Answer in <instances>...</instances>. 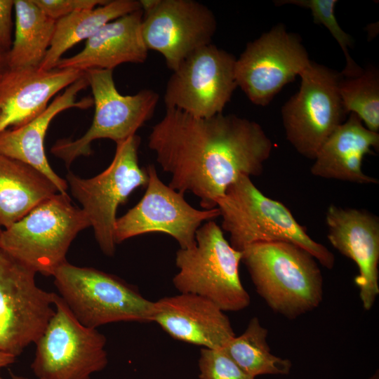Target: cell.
<instances>
[{
	"label": "cell",
	"mask_w": 379,
	"mask_h": 379,
	"mask_svg": "<svg viewBox=\"0 0 379 379\" xmlns=\"http://www.w3.org/2000/svg\"><path fill=\"white\" fill-rule=\"evenodd\" d=\"M148 147L171 175L168 185L182 194L191 192L210 210L239 175L262 173L273 145L254 121L223 113L198 118L166 108L152 128Z\"/></svg>",
	"instance_id": "6da1fadb"
},
{
	"label": "cell",
	"mask_w": 379,
	"mask_h": 379,
	"mask_svg": "<svg viewBox=\"0 0 379 379\" xmlns=\"http://www.w3.org/2000/svg\"><path fill=\"white\" fill-rule=\"evenodd\" d=\"M222 230L230 234V244L242 251L260 242L293 244L309 252L321 265L331 270L334 255L312 239L281 202L266 197L249 176L241 175L217 201Z\"/></svg>",
	"instance_id": "7a4b0ae2"
},
{
	"label": "cell",
	"mask_w": 379,
	"mask_h": 379,
	"mask_svg": "<svg viewBox=\"0 0 379 379\" xmlns=\"http://www.w3.org/2000/svg\"><path fill=\"white\" fill-rule=\"evenodd\" d=\"M241 252L257 293L274 312L294 319L321 302V272L306 250L272 241L251 244Z\"/></svg>",
	"instance_id": "3957f363"
},
{
	"label": "cell",
	"mask_w": 379,
	"mask_h": 379,
	"mask_svg": "<svg viewBox=\"0 0 379 379\" xmlns=\"http://www.w3.org/2000/svg\"><path fill=\"white\" fill-rule=\"evenodd\" d=\"M89 227L84 211L59 192L2 230L0 250L36 273L53 276L67 261L72 241Z\"/></svg>",
	"instance_id": "277c9868"
},
{
	"label": "cell",
	"mask_w": 379,
	"mask_h": 379,
	"mask_svg": "<svg viewBox=\"0 0 379 379\" xmlns=\"http://www.w3.org/2000/svg\"><path fill=\"white\" fill-rule=\"evenodd\" d=\"M195 240L193 246L176 252L175 288L180 293L204 297L224 312L246 308L251 298L239 273L242 252L230 245L213 220L197 230Z\"/></svg>",
	"instance_id": "5b68a950"
},
{
	"label": "cell",
	"mask_w": 379,
	"mask_h": 379,
	"mask_svg": "<svg viewBox=\"0 0 379 379\" xmlns=\"http://www.w3.org/2000/svg\"><path fill=\"white\" fill-rule=\"evenodd\" d=\"M53 277L59 295L86 327L97 328L119 321L152 322L154 302L115 275L66 261Z\"/></svg>",
	"instance_id": "8992f818"
},
{
	"label": "cell",
	"mask_w": 379,
	"mask_h": 379,
	"mask_svg": "<svg viewBox=\"0 0 379 379\" xmlns=\"http://www.w3.org/2000/svg\"><path fill=\"white\" fill-rule=\"evenodd\" d=\"M116 144L112 161L104 171L91 178L69 172L66 180L72 195L82 206L99 247L108 256L116 250L114 225L119 206L148 182L147 169L138 162L140 138L135 135Z\"/></svg>",
	"instance_id": "52a82bcc"
},
{
	"label": "cell",
	"mask_w": 379,
	"mask_h": 379,
	"mask_svg": "<svg viewBox=\"0 0 379 379\" xmlns=\"http://www.w3.org/2000/svg\"><path fill=\"white\" fill-rule=\"evenodd\" d=\"M91 88L95 113L88 130L79 138L58 140L51 152L69 166L79 157L91 154V143L107 138L116 143L136 135L156 109L159 96L152 89L132 95H121L113 79V70L94 69L85 72Z\"/></svg>",
	"instance_id": "ba28073f"
},
{
	"label": "cell",
	"mask_w": 379,
	"mask_h": 379,
	"mask_svg": "<svg viewBox=\"0 0 379 379\" xmlns=\"http://www.w3.org/2000/svg\"><path fill=\"white\" fill-rule=\"evenodd\" d=\"M55 314L35 343L31 368L37 379H90L108 362L105 336L81 324L54 294Z\"/></svg>",
	"instance_id": "9c48e42d"
},
{
	"label": "cell",
	"mask_w": 379,
	"mask_h": 379,
	"mask_svg": "<svg viewBox=\"0 0 379 379\" xmlns=\"http://www.w3.org/2000/svg\"><path fill=\"white\" fill-rule=\"evenodd\" d=\"M299 91L282 107L286 139L302 156L314 159L326 139L345 120L338 90L340 73L311 62L300 73Z\"/></svg>",
	"instance_id": "30bf717a"
},
{
	"label": "cell",
	"mask_w": 379,
	"mask_h": 379,
	"mask_svg": "<svg viewBox=\"0 0 379 379\" xmlns=\"http://www.w3.org/2000/svg\"><path fill=\"white\" fill-rule=\"evenodd\" d=\"M35 274L0 250V352L15 357L38 340L55 311V293L39 288Z\"/></svg>",
	"instance_id": "8fae6325"
},
{
	"label": "cell",
	"mask_w": 379,
	"mask_h": 379,
	"mask_svg": "<svg viewBox=\"0 0 379 379\" xmlns=\"http://www.w3.org/2000/svg\"><path fill=\"white\" fill-rule=\"evenodd\" d=\"M236 59L212 43L193 52L173 71L166 83V108L198 118L222 113L238 87Z\"/></svg>",
	"instance_id": "7c38bea8"
},
{
	"label": "cell",
	"mask_w": 379,
	"mask_h": 379,
	"mask_svg": "<svg viewBox=\"0 0 379 379\" xmlns=\"http://www.w3.org/2000/svg\"><path fill=\"white\" fill-rule=\"evenodd\" d=\"M310 62L300 38L278 25L248 42L236 59L237 86L251 102L265 106Z\"/></svg>",
	"instance_id": "4fadbf2b"
},
{
	"label": "cell",
	"mask_w": 379,
	"mask_h": 379,
	"mask_svg": "<svg viewBox=\"0 0 379 379\" xmlns=\"http://www.w3.org/2000/svg\"><path fill=\"white\" fill-rule=\"evenodd\" d=\"M146 47L163 55L175 70L190 55L211 44L217 21L213 12L195 0H140Z\"/></svg>",
	"instance_id": "5bb4252c"
},
{
	"label": "cell",
	"mask_w": 379,
	"mask_h": 379,
	"mask_svg": "<svg viewBox=\"0 0 379 379\" xmlns=\"http://www.w3.org/2000/svg\"><path fill=\"white\" fill-rule=\"evenodd\" d=\"M146 169L148 182L143 197L126 213L117 218L116 244L144 234L161 232L175 239L180 248L193 246L201 223L220 217L219 209L194 208L182 194L160 180L154 165H149Z\"/></svg>",
	"instance_id": "9a60e30c"
},
{
	"label": "cell",
	"mask_w": 379,
	"mask_h": 379,
	"mask_svg": "<svg viewBox=\"0 0 379 379\" xmlns=\"http://www.w3.org/2000/svg\"><path fill=\"white\" fill-rule=\"evenodd\" d=\"M326 222L330 243L357 264L354 282L363 307L371 310L379 294V218L365 210L331 205Z\"/></svg>",
	"instance_id": "2e32d148"
},
{
	"label": "cell",
	"mask_w": 379,
	"mask_h": 379,
	"mask_svg": "<svg viewBox=\"0 0 379 379\" xmlns=\"http://www.w3.org/2000/svg\"><path fill=\"white\" fill-rule=\"evenodd\" d=\"M85 72L72 69L8 67L0 77V132L22 126L41 114L49 100Z\"/></svg>",
	"instance_id": "e0dca14e"
},
{
	"label": "cell",
	"mask_w": 379,
	"mask_h": 379,
	"mask_svg": "<svg viewBox=\"0 0 379 379\" xmlns=\"http://www.w3.org/2000/svg\"><path fill=\"white\" fill-rule=\"evenodd\" d=\"M152 321L173 338L201 348L222 349L235 336L224 311L193 293H180L154 302Z\"/></svg>",
	"instance_id": "ac0fdd59"
},
{
	"label": "cell",
	"mask_w": 379,
	"mask_h": 379,
	"mask_svg": "<svg viewBox=\"0 0 379 379\" xmlns=\"http://www.w3.org/2000/svg\"><path fill=\"white\" fill-rule=\"evenodd\" d=\"M88 86L85 73L58 95L38 117L27 124L0 132V153L24 162L46 175L60 193H67V182L58 176L46 157L44 139L53 118L70 109H85L93 105L92 98L77 100L79 93Z\"/></svg>",
	"instance_id": "d6986e66"
},
{
	"label": "cell",
	"mask_w": 379,
	"mask_h": 379,
	"mask_svg": "<svg viewBox=\"0 0 379 379\" xmlns=\"http://www.w3.org/2000/svg\"><path fill=\"white\" fill-rule=\"evenodd\" d=\"M142 15L140 9L108 22L86 41L80 52L62 58L56 67L85 72L94 69L113 70L127 62H145L148 49L142 34Z\"/></svg>",
	"instance_id": "ffe728a7"
},
{
	"label": "cell",
	"mask_w": 379,
	"mask_h": 379,
	"mask_svg": "<svg viewBox=\"0 0 379 379\" xmlns=\"http://www.w3.org/2000/svg\"><path fill=\"white\" fill-rule=\"evenodd\" d=\"M379 133L368 129L354 114L340 124L319 149L311 167L312 175L359 184H377L365 174L362 161L378 149Z\"/></svg>",
	"instance_id": "44dd1931"
},
{
	"label": "cell",
	"mask_w": 379,
	"mask_h": 379,
	"mask_svg": "<svg viewBox=\"0 0 379 379\" xmlns=\"http://www.w3.org/2000/svg\"><path fill=\"white\" fill-rule=\"evenodd\" d=\"M57 193L44 173L0 153V227H10Z\"/></svg>",
	"instance_id": "7402d4cb"
},
{
	"label": "cell",
	"mask_w": 379,
	"mask_h": 379,
	"mask_svg": "<svg viewBox=\"0 0 379 379\" xmlns=\"http://www.w3.org/2000/svg\"><path fill=\"white\" fill-rule=\"evenodd\" d=\"M140 9V1L112 0L55 20L50 47L39 67L46 70L55 68L62 55L73 46L86 41L108 22Z\"/></svg>",
	"instance_id": "603a6c76"
},
{
	"label": "cell",
	"mask_w": 379,
	"mask_h": 379,
	"mask_svg": "<svg viewBox=\"0 0 379 379\" xmlns=\"http://www.w3.org/2000/svg\"><path fill=\"white\" fill-rule=\"evenodd\" d=\"M15 31L8 52V67H39L50 47L55 20L33 0H14Z\"/></svg>",
	"instance_id": "cb8c5ba5"
},
{
	"label": "cell",
	"mask_w": 379,
	"mask_h": 379,
	"mask_svg": "<svg viewBox=\"0 0 379 379\" xmlns=\"http://www.w3.org/2000/svg\"><path fill=\"white\" fill-rule=\"evenodd\" d=\"M267 329L258 317L249 321L245 331L234 336L222 350L246 373L255 378L261 375H287L292 363L274 355L267 342Z\"/></svg>",
	"instance_id": "d4e9b609"
},
{
	"label": "cell",
	"mask_w": 379,
	"mask_h": 379,
	"mask_svg": "<svg viewBox=\"0 0 379 379\" xmlns=\"http://www.w3.org/2000/svg\"><path fill=\"white\" fill-rule=\"evenodd\" d=\"M339 94L345 111L356 114L370 131L379 130V74L369 67L357 77L342 76Z\"/></svg>",
	"instance_id": "484cf974"
},
{
	"label": "cell",
	"mask_w": 379,
	"mask_h": 379,
	"mask_svg": "<svg viewBox=\"0 0 379 379\" xmlns=\"http://www.w3.org/2000/svg\"><path fill=\"white\" fill-rule=\"evenodd\" d=\"M337 2L336 0H279L275 1L274 4L278 6L293 4L310 9L314 22L322 24L328 29L344 53L346 65L341 75L346 78L355 77L359 76L364 69L349 54L348 48L352 47L353 40L351 36L342 29L335 18L334 8Z\"/></svg>",
	"instance_id": "4316f807"
},
{
	"label": "cell",
	"mask_w": 379,
	"mask_h": 379,
	"mask_svg": "<svg viewBox=\"0 0 379 379\" xmlns=\"http://www.w3.org/2000/svg\"><path fill=\"white\" fill-rule=\"evenodd\" d=\"M200 379H255L243 371L222 349L201 348Z\"/></svg>",
	"instance_id": "83f0119b"
},
{
	"label": "cell",
	"mask_w": 379,
	"mask_h": 379,
	"mask_svg": "<svg viewBox=\"0 0 379 379\" xmlns=\"http://www.w3.org/2000/svg\"><path fill=\"white\" fill-rule=\"evenodd\" d=\"M49 18L57 20L74 12L94 8L107 0H33Z\"/></svg>",
	"instance_id": "f1b7e54d"
},
{
	"label": "cell",
	"mask_w": 379,
	"mask_h": 379,
	"mask_svg": "<svg viewBox=\"0 0 379 379\" xmlns=\"http://www.w3.org/2000/svg\"><path fill=\"white\" fill-rule=\"evenodd\" d=\"M14 0H0V48L8 52L12 45Z\"/></svg>",
	"instance_id": "f546056e"
},
{
	"label": "cell",
	"mask_w": 379,
	"mask_h": 379,
	"mask_svg": "<svg viewBox=\"0 0 379 379\" xmlns=\"http://www.w3.org/2000/svg\"><path fill=\"white\" fill-rule=\"evenodd\" d=\"M15 358V357L11 354L0 352V368L13 364Z\"/></svg>",
	"instance_id": "4dcf8cb0"
},
{
	"label": "cell",
	"mask_w": 379,
	"mask_h": 379,
	"mask_svg": "<svg viewBox=\"0 0 379 379\" xmlns=\"http://www.w3.org/2000/svg\"><path fill=\"white\" fill-rule=\"evenodd\" d=\"M8 68V52L0 48V77Z\"/></svg>",
	"instance_id": "1f68e13d"
},
{
	"label": "cell",
	"mask_w": 379,
	"mask_h": 379,
	"mask_svg": "<svg viewBox=\"0 0 379 379\" xmlns=\"http://www.w3.org/2000/svg\"><path fill=\"white\" fill-rule=\"evenodd\" d=\"M11 379H29L27 378H25V377H23V376H20V375H17L14 373H11Z\"/></svg>",
	"instance_id": "d6a6232c"
},
{
	"label": "cell",
	"mask_w": 379,
	"mask_h": 379,
	"mask_svg": "<svg viewBox=\"0 0 379 379\" xmlns=\"http://www.w3.org/2000/svg\"><path fill=\"white\" fill-rule=\"evenodd\" d=\"M368 379H379V371L377 370L373 375L369 377Z\"/></svg>",
	"instance_id": "836d02e7"
},
{
	"label": "cell",
	"mask_w": 379,
	"mask_h": 379,
	"mask_svg": "<svg viewBox=\"0 0 379 379\" xmlns=\"http://www.w3.org/2000/svg\"><path fill=\"white\" fill-rule=\"evenodd\" d=\"M1 230H1V227H0V234H1Z\"/></svg>",
	"instance_id": "e575fe53"
},
{
	"label": "cell",
	"mask_w": 379,
	"mask_h": 379,
	"mask_svg": "<svg viewBox=\"0 0 379 379\" xmlns=\"http://www.w3.org/2000/svg\"><path fill=\"white\" fill-rule=\"evenodd\" d=\"M0 379H4V378L0 376Z\"/></svg>",
	"instance_id": "d590c367"
}]
</instances>
